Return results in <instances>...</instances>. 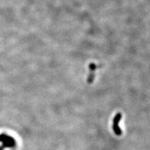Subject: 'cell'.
I'll use <instances>...</instances> for the list:
<instances>
[{
    "instance_id": "cell-1",
    "label": "cell",
    "mask_w": 150,
    "mask_h": 150,
    "mask_svg": "<svg viewBox=\"0 0 150 150\" xmlns=\"http://www.w3.org/2000/svg\"><path fill=\"white\" fill-rule=\"evenodd\" d=\"M122 119V115L121 113L118 112L114 117L113 121H112V130H113L114 133L117 136H120L122 134V130L120 127L119 126L120 122Z\"/></svg>"
},
{
    "instance_id": "cell-2",
    "label": "cell",
    "mask_w": 150,
    "mask_h": 150,
    "mask_svg": "<svg viewBox=\"0 0 150 150\" xmlns=\"http://www.w3.org/2000/svg\"><path fill=\"white\" fill-rule=\"evenodd\" d=\"M96 68L97 66L95 63H91V64L89 65V70L90 72L91 73L88 74V83H93V81H94V76H95V72Z\"/></svg>"
}]
</instances>
